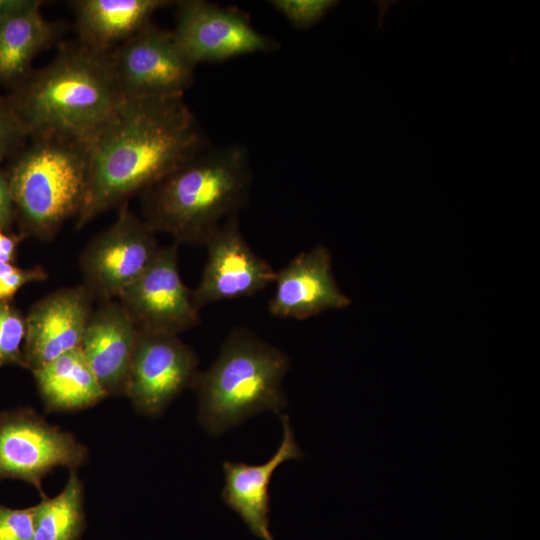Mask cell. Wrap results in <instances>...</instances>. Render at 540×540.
I'll use <instances>...</instances> for the list:
<instances>
[{
    "label": "cell",
    "instance_id": "1",
    "mask_svg": "<svg viewBox=\"0 0 540 540\" xmlns=\"http://www.w3.org/2000/svg\"><path fill=\"white\" fill-rule=\"evenodd\" d=\"M88 141L89 184L78 229L144 192L208 145L184 96L125 99Z\"/></svg>",
    "mask_w": 540,
    "mask_h": 540
},
{
    "label": "cell",
    "instance_id": "2",
    "mask_svg": "<svg viewBox=\"0 0 540 540\" xmlns=\"http://www.w3.org/2000/svg\"><path fill=\"white\" fill-rule=\"evenodd\" d=\"M112 52H98L77 41L31 72L1 100L28 137L89 139L124 101Z\"/></svg>",
    "mask_w": 540,
    "mask_h": 540
},
{
    "label": "cell",
    "instance_id": "3",
    "mask_svg": "<svg viewBox=\"0 0 540 540\" xmlns=\"http://www.w3.org/2000/svg\"><path fill=\"white\" fill-rule=\"evenodd\" d=\"M251 181L244 146L208 144L143 192L144 220L176 244L205 245L246 205Z\"/></svg>",
    "mask_w": 540,
    "mask_h": 540
},
{
    "label": "cell",
    "instance_id": "4",
    "mask_svg": "<svg viewBox=\"0 0 540 540\" xmlns=\"http://www.w3.org/2000/svg\"><path fill=\"white\" fill-rule=\"evenodd\" d=\"M289 366L283 351L252 331L232 330L216 360L192 384L200 424L218 436L258 413H280L287 405L282 381Z\"/></svg>",
    "mask_w": 540,
    "mask_h": 540
},
{
    "label": "cell",
    "instance_id": "5",
    "mask_svg": "<svg viewBox=\"0 0 540 540\" xmlns=\"http://www.w3.org/2000/svg\"><path fill=\"white\" fill-rule=\"evenodd\" d=\"M6 172L22 236L52 239L78 216L89 184V139L30 137Z\"/></svg>",
    "mask_w": 540,
    "mask_h": 540
},
{
    "label": "cell",
    "instance_id": "6",
    "mask_svg": "<svg viewBox=\"0 0 540 540\" xmlns=\"http://www.w3.org/2000/svg\"><path fill=\"white\" fill-rule=\"evenodd\" d=\"M88 457L86 447L66 431L51 425L33 410L0 414V480L20 479L41 494L42 480L56 467L75 470Z\"/></svg>",
    "mask_w": 540,
    "mask_h": 540
},
{
    "label": "cell",
    "instance_id": "7",
    "mask_svg": "<svg viewBox=\"0 0 540 540\" xmlns=\"http://www.w3.org/2000/svg\"><path fill=\"white\" fill-rule=\"evenodd\" d=\"M158 249L153 229L124 203L115 221L81 253L83 285L103 301L118 298L144 272Z\"/></svg>",
    "mask_w": 540,
    "mask_h": 540
},
{
    "label": "cell",
    "instance_id": "8",
    "mask_svg": "<svg viewBox=\"0 0 540 540\" xmlns=\"http://www.w3.org/2000/svg\"><path fill=\"white\" fill-rule=\"evenodd\" d=\"M124 99L184 96L194 81L195 65L171 30L148 23L112 51Z\"/></svg>",
    "mask_w": 540,
    "mask_h": 540
},
{
    "label": "cell",
    "instance_id": "9",
    "mask_svg": "<svg viewBox=\"0 0 540 540\" xmlns=\"http://www.w3.org/2000/svg\"><path fill=\"white\" fill-rule=\"evenodd\" d=\"M175 3L176 23L172 32L195 66L278 48V43L259 32L248 15L238 8L222 7L205 0Z\"/></svg>",
    "mask_w": 540,
    "mask_h": 540
},
{
    "label": "cell",
    "instance_id": "10",
    "mask_svg": "<svg viewBox=\"0 0 540 540\" xmlns=\"http://www.w3.org/2000/svg\"><path fill=\"white\" fill-rule=\"evenodd\" d=\"M141 332L177 334L200 322V309L178 267V244L159 247L144 272L118 297Z\"/></svg>",
    "mask_w": 540,
    "mask_h": 540
},
{
    "label": "cell",
    "instance_id": "11",
    "mask_svg": "<svg viewBox=\"0 0 540 540\" xmlns=\"http://www.w3.org/2000/svg\"><path fill=\"white\" fill-rule=\"evenodd\" d=\"M199 358L177 334L139 331L125 395L141 414L155 417L198 373Z\"/></svg>",
    "mask_w": 540,
    "mask_h": 540
},
{
    "label": "cell",
    "instance_id": "12",
    "mask_svg": "<svg viewBox=\"0 0 540 540\" xmlns=\"http://www.w3.org/2000/svg\"><path fill=\"white\" fill-rule=\"evenodd\" d=\"M207 259L192 291L196 306L248 297L274 283L276 271L244 239L237 216L225 220L206 242Z\"/></svg>",
    "mask_w": 540,
    "mask_h": 540
},
{
    "label": "cell",
    "instance_id": "13",
    "mask_svg": "<svg viewBox=\"0 0 540 540\" xmlns=\"http://www.w3.org/2000/svg\"><path fill=\"white\" fill-rule=\"evenodd\" d=\"M93 295L84 286L58 289L30 308L23 343L25 366L31 371L80 348L93 312Z\"/></svg>",
    "mask_w": 540,
    "mask_h": 540
},
{
    "label": "cell",
    "instance_id": "14",
    "mask_svg": "<svg viewBox=\"0 0 540 540\" xmlns=\"http://www.w3.org/2000/svg\"><path fill=\"white\" fill-rule=\"evenodd\" d=\"M274 284L268 311L278 318L304 320L351 303L338 287L332 273L331 254L324 246L295 256L276 271Z\"/></svg>",
    "mask_w": 540,
    "mask_h": 540
},
{
    "label": "cell",
    "instance_id": "15",
    "mask_svg": "<svg viewBox=\"0 0 540 540\" xmlns=\"http://www.w3.org/2000/svg\"><path fill=\"white\" fill-rule=\"evenodd\" d=\"M138 337L119 301H104L93 310L80 348L107 395H125Z\"/></svg>",
    "mask_w": 540,
    "mask_h": 540
},
{
    "label": "cell",
    "instance_id": "16",
    "mask_svg": "<svg viewBox=\"0 0 540 540\" xmlns=\"http://www.w3.org/2000/svg\"><path fill=\"white\" fill-rule=\"evenodd\" d=\"M283 437L271 459L260 465L226 461L223 464L225 484L222 498L249 531L261 540H273L270 530L269 487L275 470L284 462L303 456L297 444L288 415L281 416Z\"/></svg>",
    "mask_w": 540,
    "mask_h": 540
},
{
    "label": "cell",
    "instance_id": "17",
    "mask_svg": "<svg viewBox=\"0 0 540 540\" xmlns=\"http://www.w3.org/2000/svg\"><path fill=\"white\" fill-rule=\"evenodd\" d=\"M39 0H0V84L10 89L32 70L33 59L59 36Z\"/></svg>",
    "mask_w": 540,
    "mask_h": 540
},
{
    "label": "cell",
    "instance_id": "18",
    "mask_svg": "<svg viewBox=\"0 0 540 540\" xmlns=\"http://www.w3.org/2000/svg\"><path fill=\"white\" fill-rule=\"evenodd\" d=\"M173 3L167 0L73 1L78 41L98 52H112L150 23L156 11Z\"/></svg>",
    "mask_w": 540,
    "mask_h": 540
},
{
    "label": "cell",
    "instance_id": "19",
    "mask_svg": "<svg viewBox=\"0 0 540 540\" xmlns=\"http://www.w3.org/2000/svg\"><path fill=\"white\" fill-rule=\"evenodd\" d=\"M31 372L47 411L82 410L108 396L81 348L67 352Z\"/></svg>",
    "mask_w": 540,
    "mask_h": 540
},
{
    "label": "cell",
    "instance_id": "20",
    "mask_svg": "<svg viewBox=\"0 0 540 540\" xmlns=\"http://www.w3.org/2000/svg\"><path fill=\"white\" fill-rule=\"evenodd\" d=\"M55 497H42L34 509V540H79L85 529L84 489L75 470Z\"/></svg>",
    "mask_w": 540,
    "mask_h": 540
},
{
    "label": "cell",
    "instance_id": "21",
    "mask_svg": "<svg viewBox=\"0 0 540 540\" xmlns=\"http://www.w3.org/2000/svg\"><path fill=\"white\" fill-rule=\"evenodd\" d=\"M25 317L10 302L0 301V368L17 365L26 368L23 346Z\"/></svg>",
    "mask_w": 540,
    "mask_h": 540
},
{
    "label": "cell",
    "instance_id": "22",
    "mask_svg": "<svg viewBox=\"0 0 540 540\" xmlns=\"http://www.w3.org/2000/svg\"><path fill=\"white\" fill-rule=\"evenodd\" d=\"M270 5L300 30H307L320 22L339 4L335 0H271Z\"/></svg>",
    "mask_w": 540,
    "mask_h": 540
},
{
    "label": "cell",
    "instance_id": "23",
    "mask_svg": "<svg viewBox=\"0 0 540 540\" xmlns=\"http://www.w3.org/2000/svg\"><path fill=\"white\" fill-rule=\"evenodd\" d=\"M47 278L46 270L38 265L24 269L12 263H0V301L10 302L26 284Z\"/></svg>",
    "mask_w": 540,
    "mask_h": 540
},
{
    "label": "cell",
    "instance_id": "24",
    "mask_svg": "<svg viewBox=\"0 0 540 540\" xmlns=\"http://www.w3.org/2000/svg\"><path fill=\"white\" fill-rule=\"evenodd\" d=\"M0 540H34V509L0 504Z\"/></svg>",
    "mask_w": 540,
    "mask_h": 540
},
{
    "label": "cell",
    "instance_id": "25",
    "mask_svg": "<svg viewBox=\"0 0 540 540\" xmlns=\"http://www.w3.org/2000/svg\"><path fill=\"white\" fill-rule=\"evenodd\" d=\"M28 134L12 112L0 100V164L20 148Z\"/></svg>",
    "mask_w": 540,
    "mask_h": 540
},
{
    "label": "cell",
    "instance_id": "26",
    "mask_svg": "<svg viewBox=\"0 0 540 540\" xmlns=\"http://www.w3.org/2000/svg\"><path fill=\"white\" fill-rule=\"evenodd\" d=\"M15 220L16 212L8 177L0 167V227L8 232Z\"/></svg>",
    "mask_w": 540,
    "mask_h": 540
},
{
    "label": "cell",
    "instance_id": "27",
    "mask_svg": "<svg viewBox=\"0 0 540 540\" xmlns=\"http://www.w3.org/2000/svg\"><path fill=\"white\" fill-rule=\"evenodd\" d=\"M23 236L10 234L0 227V263H12Z\"/></svg>",
    "mask_w": 540,
    "mask_h": 540
}]
</instances>
